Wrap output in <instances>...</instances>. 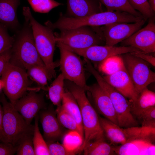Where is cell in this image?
<instances>
[{
  "label": "cell",
  "mask_w": 155,
  "mask_h": 155,
  "mask_svg": "<svg viewBox=\"0 0 155 155\" xmlns=\"http://www.w3.org/2000/svg\"><path fill=\"white\" fill-rule=\"evenodd\" d=\"M24 19L22 26L13 35L10 63L26 70L36 65L46 67L37 50L30 24Z\"/></svg>",
  "instance_id": "6da1fadb"
},
{
  "label": "cell",
  "mask_w": 155,
  "mask_h": 155,
  "mask_svg": "<svg viewBox=\"0 0 155 155\" xmlns=\"http://www.w3.org/2000/svg\"><path fill=\"white\" fill-rule=\"evenodd\" d=\"M67 84V90L75 98L81 111L84 131V142L80 151L82 152L88 142L105 140V137L99 117L87 98L84 89L69 81Z\"/></svg>",
  "instance_id": "7a4b0ae2"
},
{
  "label": "cell",
  "mask_w": 155,
  "mask_h": 155,
  "mask_svg": "<svg viewBox=\"0 0 155 155\" xmlns=\"http://www.w3.org/2000/svg\"><path fill=\"white\" fill-rule=\"evenodd\" d=\"M22 13L31 26L35 45L51 78L55 76V69L57 64L53 61L56 41L53 30L38 23L34 18L28 7H23Z\"/></svg>",
  "instance_id": "3957f363"
},
{
  "label": "cell",
  "mask_w": 155,
  "mask_h": 155,
  "mask_svg": "<svg viewBox=\"0 0 155 155\" xmlns=\"http://www.w3.org/2000/svg\"><path fill=\"white\" fill-rule=\"evenodd\" d=\"M0 100L3 111L2 129L4 143L17 147L24 137L33 135L34 125L28 124L3 95L1 96Z\"/></svg>",
  "instance_id": "277c9868"
},
{
  "label": "cell",
  "mask_w": 155,
  "mask_h": 155,
  "mask_svg": "<svg viewBox=\"0 0 155 155\" xmlns=\"http://www.w3.org/2000/svg\"><path fill=\"white\" fill-rule=\"evenodd\" d=\"M99 27L83 26L60 30L54 33L57 46L79 49L102 44L105 40Z\"/></svg>",
  "instance_id": "5b68a950"
},
{
  "label": "cell",
  "mask_w": 155,
  "mask_h": 155,
  "mask_svg": "<svg viewBox=\"0 0 155 155\" xmlns=\"http://www.w3.org/2000/svg\"><path fill=\"white\" fill-rule=\"evenodd\" d=\"M90 73L110 99L116 114L118 125L125 128L137 126L138 122L131 113L129 101L108 84L95 68L92 69Z\"/></svg>",
  "instance_id": "8992f818"
},
{
  "label": "cell",
  "mask_w": 155,
  "mask_h": 155,
  "mask_svg": "<svg viewBox=\"0 0 155 155\" xmlns=\"http://www.w3.org/2000/svg\"><path fill=\"white\" fill-rule=\"evenodd\" d=\"M4 92L13 105L25 95L30 82L26 70L9 63L1 77Z\"/></svg>",
  "instance_id": "52a82bcc"
},
{
  "label": "cell",
  "mask_w": 155,
  "mask_h": 155,
  "mask_svg": "<svg viewBox=\"0 0 155 155\" xmlns=\"http://www.w3.org/2000/svg\"><path fill=\"white\" fill-rule=\"evenodd\" d=\"M123 54L122 58L125 66L138 95L148 85L155 81V73L147 62L130 53Z\"/></svg>",
  "instance_id": "ba28073f"
},
{
  "label": "cell",
  "mask_w": 155,
  "mask_h": 155,
  "mask_svg": "<svg viewBox=\"0 0 155 155\" xmlns=\"http://www.w3.org/2000/svg\"><path fill=\"white\" fill-rule=\"evenodd\" d=\"M60 59L59 63L65 80L83 88L85 90L86 84L84 63L77 54L65 48L59 47Z\"/></svg>",
  "instance_id": "9c48e42d"
},
{
  "label": "cell",
  "mask_w": 155,
  "mask_h": 155,
  "mask_svg": "<svg viewBox=\"0 0 155 155\" xmlns=\"http://www.w3.org/2000/svg\"><path fill=\"white\" fill-rule=\"evenodd\" d=\"M67 49L89 61L100 63L113 56L135 51H142L137 48L129 46L117 47L95 45L82 49Z\"/></svg>",
  "instance_id": "30bf717a"
},
{
  "label": "cell",
  "mask_w": 155,
  "mask_h": 155,
  "mask_svg": "<svg viewBox=\"0 0 155 155\" xmlns=\"http://www.w3.org/2000/svg\"><path fill=\"white\" fill-rule=\"evenodd\" d=\"M146 20L133 23H115L101 27L105 45L114 46L127 39L140 29Z\"/></svg>",
  "instance_id": "8fae6325"
},
{
  "label": "cell",
  "mask_w": 155,
  "mask_h": 155,
  "mask_svg": "<svg viewBox=\"0 0 155 155\" xmlns=\"http://www.w3.org/2000/svg\"><path fill=\"white\" fill-rule=\"evenodd\" d=\"M122 46H131L146 53L155 51V24L150 20L148 24L121 42Z\"/></svg>",
  "instance_id": "7c38bea8"
},
{
  "label": "cell",
  "mask_w": 155,
  "mask_h": 155,
  "mask_svg": "<svg viewBox=\"0 0 155 155\" xmlns=\"http://www.w3.org/2000/svg\"><path fill=\"white\" fill-rule=\"evenodd\" d=\"M28 124L44 105L43 96L33 90L25 94L13 105Z\"/></svg>",
  "instance_id": "4fadbf2b"
},
{
  "label": "cell",
  "mask_w": 155,
  "mask_h": 155,
  "mask_svg": "<svg viewBox=\"0 0 155 155\" xmlns=\"http://www.w3.org/2000/svg\"><path fill=\"white\" fill-rule=\"evenodd\" d=\"M111 86L121 93L129 101L134 102L138 96L125 66L115 73L102 77Z\"/></svg>",
  "instance_id": "5bb4252c"
},
{
  "label": "cell",
  "mask_w": 155,
  "mask_h": 155,
  "mask_svg": "<svg viewBox=\"0 0 155 155\" xmlns=\"http://www.w3.org/2000/svg\"><path fill=\"white\" fill-rule=\"evenodd\" d=\"M85 91L91 94L99 112L105 118L118 125L116 114L108 96L98 84L88 86Z\"/></svg>",
  "instance_id": "9a60e30c"
},
{
  "label": "cell",
  "mask_w": 155,
  "mask_h": 155,
  "mask_svg": "<svg viewBox=\"0 0 155 155\" xmlns=\"http://www.w3.org/2000/svg\"><path fill=\"white\" fill-rule=\"evenodd\" d=\"M40 117L46 143L56 142L63 136V127L60 124L54 112L50 110L43 111Z\"/></svg>",
  "instance_id": "2e32d148"
},
{
  "label": "cell",
  "mask_w": 155,
  "mask_h": 155,
  "mask_svg": "<svg viewBox=\"0 0 155 155\" xmlns=\"http://www.w3.org/2000/svg\"><path fill=\"white\" fill-rule=\"evenodd\" d=\"M115 154L136 155L155 154V143L146 140H127L124 144L113 146Z\"/></svg>",
  "instance_id": "e0dca14e"
},
{
  "label": "cell",
  "mask_w": 155,
  "mask_h": 155,
  "mask_svg": "<svg viewBox=\"0 0 155 155\" xmlns=\"http://www.w3.org/2000/svg\"><path fill=\"white\" fill-rule=\"evenodd\" d=\"M21 0H0V23L15 33L21 27L17 16Z\"/></svg>",
  "instance_id": "ac0fdd59"
},
{
  "label": "cell",
  "mask_w": 155,
  "mask_h": 155,
  "mask_svg": "<svg viewBox=\"0 0 155 155\" xmlns=\"http://www.w3.org/2000/svg\"><path fill=\"white\" fill-rule=\"evenodd\" d=\"M96 0H67V15L80 18L102 11Z\"/></svg>",
  "instance_id": "d6986e66"
},
{
  "label": "cell",
  "mask_w": 155,
  "mask_h": 155,
  "mask_svg": "<svg viewBox=\"0 0 155 155\" xmlns=\"http://www.w3.org/2000/svg\"><path fill=\"white\" fill-rule=\"evenodd\" d=\"M129 101L131 113L137 118L150 108L155 106V93L146 87L139 93L135 101Z\"/></svg>",
  "instance_id": "ffe728a7"
},
{
  "label": "cell",
  "mask_w": 155,
  "mask_h": 155,
  "mask_svg": "<svg viewBox=\"0 0 155 155\" xmlns=\"http://www.w3.org/2000/svg\"><path fill=\"white\" fill-rule=\"evenodd\" d=\"M99 118L105 137L112 144L122 145L126 142L127 138L123 129L118 125L105 118Z\"/></svg>",
  "instance_id": "44dd1931"
},
{
  "label": "cell",
  "mask_w": 155,
  "mask_h": 155,
  "mask_svg": "<svg viewBox=\"0 0 155 155\" xmlns=\"http://www.w3.org/2000/svg\"><path fill=\"white\" fill-rule=\"evenodd\" d=\"M62 107L68 112L75 121L80 133L84 140L83 126L81 111L79 105L72 94L67 90L65 91L62 100Z\"/></svg>",
  "instance_id": "7402d4cb"
},
{
  "label": "cell",
  "mask_w": 155,
  "mask_h": 155,
  "mask_svg": "<svg viewBox=\"0 0 155 155\" xmlns=\"http://www.w3.org/2000/svg\"><path fill=\"white\" fill-rule=\"evenodd\" d=\"M123 129L127 140L140 139L155 143V127L136 126Z\"/></svg>",
  "instance_id": "603a6c76"
},
{
  "label": "cell",
  "mask_w": 155,
  "mask_h": 155,
  "mask_svg": "<svg viewBox=\"0 0 155 155\" xmlns=\"http://www.w3.org/2000/svg\"><path fill=\"white\" fill-rule=\"evenodd\" d=\"M82 152L85 155H116L113 146H111L105 140L89 142L85 146Z\"/></svg>",
  "instance_id": "cb8c5ba5"
},
{
  "label": "cell",
  "mask_w": 155,
  "mask_h": 155,
  "mask_svg": "<svg viewBox=\"0 0 155 155\" xmlns=\"http://www.w3.org/2000/svg\"><path fill=\"white\" fill-rule=\"evenodd\" d=\"M64 77L60 73L52 82L48 88L49 98L52 103L58 106L61 105V102L64 90Z\"/></svg>",
  "instance_id": "d4e9b609"
},
{
  "label": "cell",
  "mask_w": 155,
  "mask_h": 155,
  "mask_svg": "<svg viewBox=\"0 0 155 155\" xmlns=\"http://www.w3.org/2000/svg\"><path fill=\"white\" fill-rule=\"evenodd\" d=\"M106 7L107 11H120L128 13L136 17L144 18L131 6L128 0H96Z\"/></svg>",
  "instance_id": "484cf974"
},
{
  "label": "cell",
  "mask_w": 155,
  "mask_h": 155,
  "mask_svg": "<svg viewBox=\"0 0 155 155\" xmlns=\"http://www.w3.org/2000/svg\"><path fill=\"white\" fill-rule=\"evenodd\" d=\"M34 118L35 122L32 141L35 155H50L47 143L39 130L38 115Z\"/></svg>",
  "instance_id": "4316f807"
},
{
  "label": "cell",
  "mask_w": 155,
  "mask_h": 155,
  "mask_svg": "<svg viewBox=\"0 0 155 155\" xmlns=\"http://www.w3.org/2000/svg\"><path fill=\"white\" fill-rule=\"evenodd\" d=\"M125 66L122 57L119 55L111 56L100 63L99 70L106 75L113 74Z\"/></svg>",
  "instance_id": "83f0119b"
},
{
  "label": "cell",
  "mask_w": 155,
  "mask_h": 155,
  "mask_svg": "<svg viewBox=\"0 0 155 155\" xmlns=\"http://www.w3.org/2000/svg\"><path fill=\"white\" fill-rule=\"evenodd\" d=\"M26 71L29 77L42 87L46 85L48 82L51 79L47 69L44 67L34 65L29 67Z\"/></svg>",
  "instance_id": "f1b7e54d"
},
{
  "label": "cell",
  "mask_w": 155,
  "mask_h": 155,
  "mask_svg": "<svg viewBox=\"0 0 155 155\" xmlns=\"http://www.w3.org/2000/svg\"><path fill=\"white\" fill-rule=\"evenodd\" d=\"M84 139L78 131L69 130L63 136V144L69 150L75 154L80 152Z\"/></svg>",
  "instance_id": "f546056e"
},
{
  "label": "cell",
  "mask_w": 155,
  "mask_h": 155,
  "mask_svg": "<svg viewBox=\"0 0 155 155\" xmlns=\"http://www.w3.org/2000/svg\"><path fill=\"white\" fill-rule=\"evenodd\" d=\"M56 113L57 118L62 126L68 129L69 130L76 131L80 133L78 126L75 121L62 107L61 104L57 106Z\"/></svg>",
  "instance_id": "4dcf8cb0"
},
{
  "label": "cell",
  "mask_w": 155,
  "mask_h": 155,
  "mask_svg": "<svg viewBox=\"0 0 155 155\" xmlns=\"http://www.w3.org/2000/svg\"><path fill=\"white\" fill-rule=\"evenodd\" d=\"M35 12L42 13L49 12L53 9L63 4L54 0H27Z\"/></svg>",
  "instance_id": "1f68e13d"
},
{
  "label": "cell",
  "mask_w": 155,
  "mask_h": 155,
  "mask_svg": "<svg viewBox=\"0 0 155 155\" xmlns=\"http://www.w3.org/2000/svg\"><path fill=\"white\" fill-rule=\"evenodd\" d=\"M132 7L139 11L146 20L154 15V12L151 7L148 0H128Z\"/></svg>",
  "instance_id": "d6a6232c"
},
{
  "label": "cell",
  "mask_w": 155,
  "mask_h": 155,
  "mask_svg": "<svg viewBox=\"0 0 155 155\" xmlns=\"http://www.w3.org/2000/svg\"><path fill=\"white\" fill-rule=\"evenodd\" d=\"M33 136V135H27L21 141L17 146L16 155H35L32 141Z\"/></svg>",
  "instance_id": "836d02e7"
},
{
  "label": "cell",
  "mask_w": 155,
  "mask_h": 155,
  "mask_svg": "<svg viewBox=\"0 0 155 155\" xmlns=\"http://www.w3.org/2000/svg\"><path fill=\"white\" fill-rule=\"evenodd\" d=\"M7 28L0 23V54L11 48L14 41L13 36L9 34Z\"/></svg>",
  "instance_id": "e575fe53"
},
{
  "label": "cell",
  "mask_w": 155,
  "mask_h": 155,
  "mask_svg": "<svg viewBox=\"0 0 155 155\" xmlns=\"http://www.w3.org/2000/svg\"><path fill=\"white\" fill-rule=\"evenodd\" d=\"M137 119L140 121L142 126L155 127V106L147 109Z\"/></svg>",
  "instance_id": "d590c367"
},
{
  "label": "cell",
  "mask_w": 155,
  "mask_h": 155,
  "mask_svg": "<svg viewBox=\"0 0 155 155\" xmlns=\"http://www.w3.org/2000/svg\"><path fill=\"white\" fill-rule=\"evenodd\" d=\"M50 155H73V152L68 150L62 144L58 142L46 143Z\"/></svg>",
  "instance_id": "8d00e7d4"
},
{
  "label": "cell",
  "mask_w": 155,
  "mask_h": 155,
  "mask_svg": "<svg viewBox=\"0 0 155 155\" xmlns=\"http://www.w3.org/2000/svg\"><path fill=\"white\" fill-rule=\"evenodd\" d=\"M11 56V48L0 54V79L7 66L10 62Z\"/></svg>",
  "instance_id": "74e56055"
},
{
  "label": "cell",
  "mask_w": 155,
  "mask_h": 155,
  "mask_svg": "<svg viewBox=\"0 0 155 155\" xmlns=\"http://www.w3.org/2000/svg\"><path fill=\"white\" fill-rule=\"evenodd\" d=\"M17 147L7 143H0V155H12L16 153Z\"/></svg>",
  "instance_id": "f35d334b"
},
{
  "label": "cell",
  "mask_w": 155,
  "mask_h": 155,
  "mask_svg": "<svg viewBox=\"0 0 155 155\" xmlns=\"http://www.w3.org/2000/svg\"><path fill=\"white\" fill-rule=\"evenodd\" d=\"M130 53L155 66V58L152 55H148L147 53L140 51H135Z\"/></svg>",
  "instance_id": "ab89813d"
},
{
  "label": "cell",
  "mask_w": 155,
  "mask_h": 155,
  "mask_svg": "<svg viewBox=\"0 0 155 155\" xmlns=\"http://www.w3.org/2000/svg\"><path fill=\"white\" fill-rule=\"evenodd\" d=\"M3 111L0 104V142L4 143V137L2 129Z\"/></svg>",
  "instance_id": "60d3db41"
},
{
  "label": "cell",
  "mask_w": 155,
  "mask_h": 155,
  "mask_svg": "<svg viewBox=\"0 0 155 155\" xmlns=\"http://www.w3.org/2000/svg\"><path fill=\"white\" fill-rule=\"evenodd\" d=\"M148 2L151 8L154 11H155V0H149Z\"/></svg>",
  "instance_id": "b9f144b4"
}]
</instances>
